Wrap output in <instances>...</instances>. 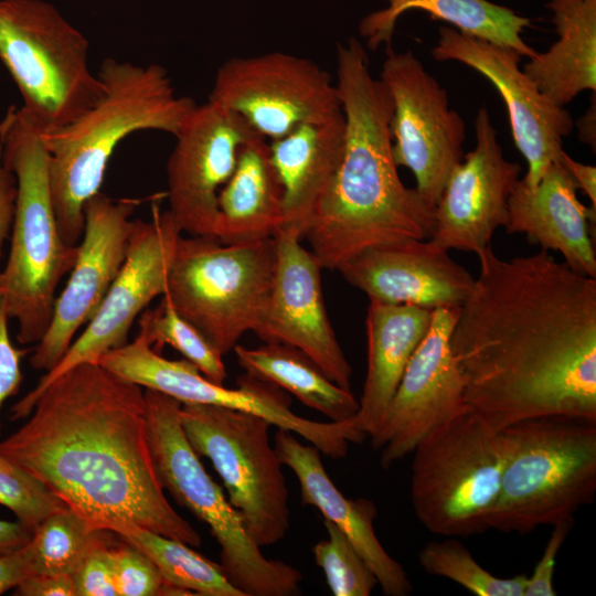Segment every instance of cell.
<instances>
[{"mask_svg": "<svg viewBox=\"0 0 596 596\" xmlns=\"http://www.w3.org/2000/svg\"><path fill=\"white\" fill-rule=\"evenodd\" d=\"M433 310L370 300L366 318L368 368L356 427L373 436L380 428L404 370L426 334Z\"/></svg>", "mask_w": 596, "mask_h": 596, "instance_id": "cell-26", "label": "cell"}, {"mask_svg": "<svg viewBox=\"0 0 596 596\" xmlns=\"http://www.w3.org/2000/svg\"><path fill=\"white\" fill-rule=\"evenodd\" d=\"M411 501L432 533L465 538L488 529L505 462L502 432L467 409L413 449Z\"/></svg>", "mask_w": 596, "mask_h": 596, "instance_id": "cell-9", "label": "cell"}, {"mask_svg": "<svg viewBox=\"0 0 596 596\" xmlns=\"http://www.w3.org/2000/svg\"><path fill=\"white\" fill-rule=\"evenodd\" d=\"M33 574V553L30 542L13 553L0 555V595L14 589Z\"/></svg>", "mask_w": 596, "mask_h": 596, "instance_id": "cell-41", "label": "cell"}, {"mask_svg": "<svg viewBox=\"0 0 596 596\" xmlns=\"http://www.w3.org/2000/svg\"><path fill=\"white\" fill-rule=\"evenodd\" d=\"M111 551L117 595H191L167 583L155 563L143 552L123 539L113 544Z\"/></svg>", "mask_w": 596, "mask_h": 596, "instance_id": "cell-37", "label": "cell"}, {"mask_svg": "<svg viewBox=\"0 0 596 596\" xmlns=\"http://www.w3.org/2000/svg\"><path fill=\"white\" fill-rule=\"evenodd\" d=\"M116 533L96 529L70 508L47 515L33 531V573L72 576L88 553Z\"/></svg>", "mask_w": 596, "mask_h": 596, "instance_id": "cell-32", "label": "cell"}, {"mask_svg": "<svg viewBox=\"0 0 596 596\" xmlns=\"http://www.w3.org/2000/svg\"><path fill=\"white\" fill-rule=\"evenodd\" d=\"M574 521H563L552 525V532L532 574L528 576L523 596H555L553 575L556 558Z\"/></svg>", "mask_w": 596, "mask_h": 596, "instance_id": "cell-39", "label": "cell"}, {"mask_svg": "<svg viewBox=\"0 0 596 596\" xmlns=\"http://www.w3.org/2000/svg\"><path fill=\"white\" fill-rule=\"evenodd\" d=\"M275 267L274 237L223 244L214 236L181 235L163 295L225 355L258 324Z\"/></svg>", "mask_w": 596, "mask_h": 596, "instance_id": "cell-10", "label": "cell"}, {"mask_svg": "<svg viewBox=\"0 0 596 596\" xmlns=\"http://www.w3.org/2000/svg\"><path fill=\"white\" fill-rule=\"evenodd\" d=\"M268 145L272 163L283 187L284 227L297 231L302 238L342 160L344 114L341 111L322 121L300 125Z\"/></svg>", "mask_w": 596, "mask_h": 596, "instance_id": "cell-25", "label": "cell"}, {"mask_svg": "<svg viewBox=\"0 0 596 596\" xmlns=\"http://www.w3.org/2000/svg\"><path fill=\"white\" fill-rule=\"evenodd\" d=\"M475 136L473 149L454 168L435 205L429 240L447 251L478 257L508 223L509 198L521 166L505 159L487 106L477 111Z\"/></svg>", "mask_w": 596, "mask_h": 596, "instance_id": "cell-20", "label": "cell"}, {"mask_svg": "<svg viewBox=\"0 0 596 596\" xmlns=\"http://www.w3.org/2000/svg\"><path fill=\"white\" fill-rule=\"evenodd\" d=\"M114 540L93 549L72 575L75 596H116Z\"/></svg>", "mask_w": 596, "mask_h": 596, "instance_id": "cell-38", "label": "cell"}, {"mask_svg": "<svg viewBox=\"0 0 596 596\" xmlns=\"http://www.w3.org/2000/svg\"><path fill=\"white\" fill-rule=\"evenodd\" d=\"M137 200H114L102 192L84 206L85 225L68 280L56 297L51 323L36 343L30 364L52 370L83 324L97 312L126 259Z\"/></svg>", "mask_w": 596, "mask_h": 596, "instance_id": "cell-19", "label": "cell"}, {"mask_svg": "<svg viewBox=\"0 0 596 596\" xmlns=\"http://www.w3.org/2000/svg\"><path fill=\"white\" fill-rule=\"evenodd\" d=\"M180 422L193 450L212 462L252 540L259 547L280 542L290 526L289 492L269 441L272 424L206 404H181Z\"/></svg>", "mask_w": 596, "mask_h": 596, "instance_id": "cell-11", "label": "cell"}, {"mask_svg": "<svg viewBox=\"0 0 596 596\" xmlns=\"http://www.w3.org/2000/svg\"><path fill=\"white\" fill-rule=\"evenodd\" d=\"M502 432L505 462L487 525L528 534L574 521L596 494V421L553 415L518 422Z\"/></svg>", "mask_w": 596, "mask_h": 596, "instance_id": "cell-6", "label": "cell"}, {"mask_svg": "<svg viewBox=\"0 0 596 596\" xmlns=\"http://www.w3.org/2000/svg\"><path fill=\"white\" fill-rule=\"evenodd\" d=\"M0 454L96 529L138 526L199 547L202 538L170 504L155 470L145 390L99 363L51 381Z\"/></svg>", "mask_w": 596, "mask_h": 596, "instance_id": "cell-2", "label": "cell"}, {"mask_svg": "<svg viewBox=\"0 0 596 596\" xmlns=\"http://www.w3.org/2000/svg\"><path fill=\"white\" fill-rule=\"evenodd\" d=\"M88 49L50 2L0 0V60L19 88L22 111L42 132L72 123L103 97Z\"/></svg>", "mask_w": 596, "mask_h": 596, "instance_id": "cell-8", "label": "cell"}, {"mask_svg": "<svg viewBox=\"0 0 596 596\" xmlns=\"http://www.w3.org/2000/svg\"><path fill=\"white\" fill-rule=\"evenodd\" d=\"M596 109H595V93L593 94V100L588 110L579 118L576 123L578 128V137L581 141L589 145L595 149L596 138H595V121H596Z\"/></svg>", "mask_w": 596, "mask_h": 596, "instance_id": "cell-46", "label": "cell"}, {"mask_svg": "<svg viewBox=\"0 0 596 596\" xmlns=\"http://www.w3.org/2000/svg\"><path fill=\"white\" fill-rule=\"evenodd\" d=\"M33 530L21 521L0 519V555L13 553L32 539Z\"/></svg>", "mask_w": 596, "mask_h": 596, "instance_id": "cell-45", "label": "cell"}, {"mask_svg": "<svg viewBox=\"0 0 596 596\" xmlns=\"http://www.w3.org/2000/svg\"><path fill=\"white\" fill-rule=\"evenodd\" d=\"M145 401L150 451L161 487L210 528L231 584L244 596L300 594L301 572L263 555L240 512L206 472L181 426V403L147 389Z\"/></svg>", "mask_w": 596, "mask_h": 596, "instance_id": "cell-7", "label": "cell"}, {"mask_svg": "<svg viewBox=\"0 0 596 596\" xmlns=\"http://www.w3.org/2000/svg\"><path fill=\"white\" fill-rule=\"evenodd\" d=\"M284 226L283 187L268 141L257 136L243 146L219 193L214 237L223 244L248 243L273 238Z\"/></svg>", "mask_w": 596, "mask_h": 596, "instance_id": "cell-27", "label": "cell"}, {"mask_svg": "<svg viewBox=\"0 0 596 596\" xmlns=\"http://www.w3.org/2000/svg\"><path fill=\"white\" fill-rule=\"evenodd\" d=\"M387 6L365 15L359 31L366 46L375 51L391 46L400 17L409 10H422L434 20L451 24L462 33L515 50L521 56L532 57L533 50L522 38L531 20L514 10L489 0H383Z\"/></svg>", "mask_w": 596, "mask_h": 596, "instance_id": "cell-29", "label": "cell"}, {"mask_svg": "<svg viewBox=\"0 0 596 596\" xmlns=\"http://www.w3.org/2000/svg\"><path fill=\"white\" fill-rule=\"evenodd\" d=\"M430 53L436 61L465 64L497 88L507 106L514 145L528 164L522 180L535 185L547 168L560 160L563 141L574 128L567 109L539 89L520 68L522 56L511 47L443 25Z\"/></svg>", "mask_w": 596, "mask_h": 596, "instance_id": "cell-16", "label": "cell"}, {"mask_svg": "<svg viewBox=\"0 0 596 596\" xmlns=\"http://www.w3.org/2000/svg\"><path fill=\"white\" fill-rule=\"evenodd\" d=\"M458 310L450 345L468 408L498 432L553 415L596 421V278L540 249L492 247Z\"/></svg>", "mask_w": 596, "mask_h": 596, "instance_id": "cell-1", "label": "cell"}, {"mask_svg": "<svg viewBox=\"0 0 596 596\" xmlns=\"http://www.w3.org/2000/svg\"><path fill=\"white\" fill-rule=\"evenodd\" d=\"M103 97L77 119L42 132L58 231L68 245L82 238L86 202L100 192L117 146L139 130L175 136L196 103L178 96L167 70L105 58L96 73Z\"/></svg>", "mask_w": 596, "mask_h": 596, "instance_id": "cell-4", "label": "cell"}, {"mask_svg": "<svg viewBox=\"0 0 596 596\" xmlns=\"http://www.w3.org/2000/svg\"><path fill=\"white\" fill-rule=\"evenodd\" d=\"M276 267L272 290L253 331L265 343L295 347L311 358L339 386L351 390L352 368L329 320L317 257L301 235L281 228L274 236Z\"/></svg>", "mask_w": 596, "mask_h": 596, "instance_id": "cell-21", "label": "cell"}, {"mask_svg": "<svg viewBox=\"0 0 596 596\" xmlns=\"http://www.w3.org/2000/svg\"><path fill=\"white\" fill-rule=\"evenodd\" d=\"M557 40L525 63L524 73L554 104L565 107L596 92V0H550Z\"/></svg>", "mask_w": 596, "mask_h": 596, "instance_id": "cell-28", "label": "cell"}, {"mask_svg": "<svg viewBox=\"0 0 596 596\" xmlns=\"http://www.w3.org/2000/svg\"><path fill=\"white\" fill-rule=\"evenodd\" d=\"M561 163L570 173L577 190H582L596 210V167L574 160L564 150L560 158Z\"/></svg>", "mask_w": 596, "mask_h": 596, "instance_id": "cell-44", "label": "cell"}, {"mask_svg": "<svg viewBox=\"0 0 596 596\" xmlns=\"http://www.w3.org/2000/svg\"><path fill=\"white\" fill-rule=\"evenodd\" d=\"M337 270L369 300L430 310L460 308L476 279L429 238L368 248Z\"/></svg>", "mask_w": 596, "mask_h": 596, "instance_id": "cell-22", "label": "cell"}, {"mask_svg": "<svg viewBox=\"0 0 596 596\" xmlns=\"http://www.w3.org/2000/svg\"><path fill=\"white\" fill-rule=\"evenodd\" d=\"M380 79L393 100L394 161L411 170L416 190L435 207L465 155L462 117L450 108L447 91L411 51L397 53L387 46Z\"/></svg>", "mask_w": 596, "mask_h": 596, "instance_id": "cell-15", "label": "cell"}, {"mask_svg": "<svg viewBox=\"0 0 596 596\" xmlns=\"http://www.w3.org/2000/svg\"><path fill=\"white\" fill-rule=\"evenodd\" d=\"M182 232L169 210L153 202L149 221H135L124 265L97 312L60 362L10 409V418H26L44 387L68 369L98 363L106 352L128 342L137 316L167 289L168 274Z\"/></svg>", "mask_w": 596, "mask_h": 596, "instance_id": "cell-13", "label": "cell"}, {"mask_svg": "<svg viewBox=\"0 0 596 596\" xmlns=\"http://www.w3.org/2000/svg\"><path fill=\"white\" fill-rule=\"evenodd\" d=\"M209 100L237 114L270 141L342 111L330 74L284 52L227 60L216 72Z\"/></svg>", "mask_w": 596, "mask_h": 596, "instance_id": "cell-14", "label": "cell"}, {"mask_svg": "<svg viewBox=\"0 0 596 596\" xmlns=\"http://www.w3.org/2000/svg\"><path fill=\"white\" fill-rule=\"evenodd\" d=\"M18 596H75L72 576L33 574L22 581L15 588Z\"/></svg>", "mask_w": 596, "mask_h": 596, "instance_id": "cell-42", "label": "cell"}, {"mask_svg": "<svg viewBox=\"0 0 596 596\" xmlns=\"http://www.w3.org/2000/svg\"><path fill=\"white\" fill-rule=\"evenodd\" d=\"M233 351L246 374L289 392L331 422L355 416L359 400L351 390L336 384L301 350L283 343H265L254 349L236 344Z\"/></svg>", "mask_w": 596, "mask_h": 596, "instance_id": "cell-30", "label": "cell"}, {"mask_svg": "<svg viewBox=\"0 0 596 596\" xmlns=\"http://www.w3.org/2000/svg\"><path fill=\"white\" fill-rule=\"evenodd\" d=\"M0 504L34 529L51 513L68 508L41 481L0 454Z\"/></svg>", "mask_w": 596, "mask_h": 596, "instance_id": "cell-36", "label": "cell"}, {"mask_svg": "<svg viewBox=\"0 0 596 596\" xmlns=\"http://www.w3.org/2000/svg\"><path fill=\"white\" fill-rule=\"evenodd\" d=\"M257 136L241 116L209 99L185 118L167 163L169 211L182 233L214 236L219 193L243 146Z\"/></svg>", "mask_w": 596, "mask_h": 596, "instance_id": "cell-18", "label": "cell"}, {"mask_svg": "<svg viewBox=\"0 0 596 596\" xmlns=\"http://www.w3.org/2000/svg\"><path fill=\"white\" fill-rule=\"evenodd\" d=\"M138 334L157 352L170 345L211 381L223 384L227 376L223 355L162 295L157 308L145 309L138 320Z\"/></svg>", "mask_w": 596, "mask_h": 596, "instance_id": "cell-33", "label": "cell"}, {"mask_svg": "<svg viewBox=\"0 0 596 596\" xmlns=\"http://www.w3.org/2000/svg\"><path fill=\"white\" fill-rule=\"evenodd\" d=\"M276 453L284 466L296 475L301 491V503L315 507L323 520L334 524L352 543L373 571L386 596H407L413 586L403 565L381 544L375 530V504L368 499L347 498L327 473L320 450L299 441L294 433L278 428Z\"/></svg>", "mask_w": 596, "mask_h": 596, "instance_id": "cell-24", "label": "cell"}, {"mask_svg": "<svg viewBox=\"0 0 596 596\" xmlns=\"http://www.w3.org/2000/svg\"><path fill=\"white\" fill-rule=\"evenodd\" d=\"M328 539L312 547L316 564L322 570L334 596H370L377 579L348 538L323 520Z\"/></svg>", "mask_w": 596, "mask_h": 596, "instance_id": "cell-35", "label": "cell"}, {"mask_svg": "<svg viewBox=\"0 0 596 596\" xmlns=\"http://www.w3.org/2000/svg\"><path fill=\"white\" fill-rule=\"evenodd\" d=\"M98 363L142 389L167 394L181 404L214 405L262 416L277 428L299 435L332 459L344 458L351 443L361 444L366 438L353 418L323 423L301 417L291 411L290 398L281 389L246 373L237 379V387H225L185 359L162 356L139 334L103 354Z\"/></svg>", "mask_w": 596, "mask_h": 596, "instance_id": "cell-12", "label": "cell"}, {"mask_svg": "<svg viewBox=\"0 0 596 596\" xmlns=\"http://www.w3.org/2000/svg\"><path fill=\"white\" fill-rule=\"evenodd\" d=\"M336 85L345 117L344 151L302 234L329 269L371 247L430 238L435 224V207L400 178L390 129L393 100L356 38L338 44Z\"/></svg>", "mask_w": 596, "mask_h": 596, "instance_id": "cell-3", "label": "cell"}, {"mask_svg": "<svg viewBox=\"0 0 596 596\" xmlns=\"http://www.w3.org/2000/svg\"><path fill=\"white\" fill-rule=\"evenodd\" d=\"M458 310H433L428 330L404 370L384 419L370 437L384 469L411 455L435 427L469 409L450 345Z\"/></svg>", "mask_w": 596, "mask_h": 596, "instance_id": "cell-17", "label": "cell"}, {"mask_svg": "<svg viewBox=\"0 0 596 596\" xmlns=\"http://www.w3.org/2000/svg\"><path fill=\"white\" fill-rule=\"evenodd\" d=\"M17 198L14 174L3 164L0 150V257L12 228Z\"/></svg>", "mask_w": 596, "mask_h": 596, "instance_id": "cell-43", "label": "cell"}, {"mask_svg": "<svg viewBox=\"0 0 596 596\" xmlns=\"http://www.w3.org/2000/svg\"><path fill=\"white\" fill-rule=\"evenodd\" d=\"M508 209L507 233L524 234L541 249L558 252L574 272L596 278L590 228L596 223V210L579 201L577 188L560 160L533 187L520 179Z\"/></svg>", "mask_w": 596, "mask_h": 596, "instance_id": "cell-23", "label": "cell"}, {"mask_svg": "<svg viewBox=\"0 0 596 596\" xmlns=\"http://www.w3.org/2000/svg\"><path fill=\"white\" fill-rule=\"evenodd\" d=\"M429 575L447 578L476 596H523L528 575L502 578L488 572L457 539L426 543L418 554Z\"/></svg>", "mask_w": 596, "mask_h": 596, "instance_id": "cell-34", "label": "cell"}, {"mask_svg": "<svg viewBox=\"0 0 596 596\" xmlns=\"http://www.w3.org/2000/svg\"><path fill=\"white\" fill-rule=\"evenodd\" d=\"M4 302L0 299V408L11 396H14L23 381L21 360L26 349L15 348L10 339Z\"/></svg>", "mask_w": 596, "mask_h": 596, "instance_id": "cell-40", "label": "cell"}, {"mask_svg": "<svg viewBox=\"0 0 596 596\" xmlns=\"http://www.w3.org/2000/svg\"><path fill=\"white\" fill-rule=\"evenodd\" d=\"M143 552L167 583L201 596H244L216 564L181 541L138 526L117 534Z\"/></svg>", "mask_w": 596, "mask_h": 596, "instance_id": "cell-31", "label": "cell"}, {"mask_svg": "<svg viewBox=\"0 0 596 596\" xmlns=\"http://www.w3.org/2000/svg\"><path fill=\"white\" fill-rule=\"evenodd\" d=\"M3 164L17 180L7 264L0 270V299L17 320V340L38 343L52 320L56 288L74 266L78 245L60 234L49 182V153L42 131L21 108L11 106L0 121Z\"/></svg>", "mask_w": 596, "mask_h": 596, "instance_id": "cell-5", "label": "cell"}]
</instances>
